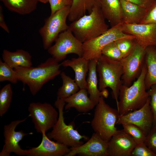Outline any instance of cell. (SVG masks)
Listing matches in <instances>:
<instances>
[{
	"mask_svg": "<svg viewBox=\"0 0 156 156\" xmlns=\"http://www.w3.org/2000/svg\"><path fill=\"white\" fill-rule=\"evenodd\" d=\"M27 118H26L21 120H14L4 126V144L0 153V156H9L12 153L18 155L28 156L29 153L28 149H23L19 143L25 136L33 133H26L22 130H15L17 126L25 122Z\"/></svg>",
	"mask_w": 156,
	"mask_h": 156,
	"instance_id": "obj_12",
	"label": "cell"
},
{
	"mask_svg": "<svg viewBox=\"0 0 156 156\" xmlns=\"http://www.w3.org/2000/svg\"><path fill=\"white\" fill-rule=\"evenodd\" d=\"M115 42L121 53L123 58L130 53L136 43L135 39H121L115 41Z\"/></svg>",
	"mask_w": 156,
	"mask_h": 156,
	"instance_id": "obj_32",
	"label": "cell"
},
{
	"mask_svg": "<svg viewBox=\"0 0 156 156\" xmlns=\"http://www.w3.org/2000/svg\"><path fill=\"white\" fill-rule=\"evenodd\" d=\"M120 1L124 23L140 24L149 10L126 0Z\"/></svg>",
	"mask_w": 156,
	"mask_h": 156,
	"instance_id": "obj_20",
	"label": "cell"
},
{
	"mask_svg": "<svg viewBox=\"0 0 156 156\" xmlns=\"http://www.w3.org/2000/svg\"><path fill=\"white\" fill-rule=\"evenodd\" d=\"M0 26L6 32L8 33H9L10 30L5 21L2 8L1 5L0 6Z\"/></svg>",
	"mask_w": 156,
	"mask_h": 156,
	"instance_id": "obj_38",
	"label": "cell"
},
{
	"mask_svg": "<svg viewBox=\"0 0 156 156\" xmlns=\"http://www.w3.org/2000/svg\"><path fill=\"white\" fill-rule=\"evenodd\" d=\"M145 49L136 42L130 53L120 61L123 69L122 84L129 86L140 75L145 64Z\"/></svg>",
	"mask_w": 156,
	"mask_h": 156,
	"instance_id": "obj_10",
	"label": "cell"
},
{
	"mask_svg": "<svg viewBox=\"0 0 156 156\" xmlns=\"http://www.w3.org/2000/svg\"><path fill=\"white\" fill-rule=\"evenodd\" d=\"M122 27L125 33L134 36L136 42L144 48L150 46L156 47V23L133 24L122 23Z\"/></svg>",
	"mask_w": 156,
	"mask_h": 156,
	"instance_id": "obj_14",
	"label": "cell"
},
{
	"mask_svg": "<svg viewBox=\"0 0 156 156\" xmlns=\"http://www.w3.org/2000/svg\"><path fill=\"white\" fill-rule=\"evenodd\" d=\"M9 81L15 84L18 81L14 68L0 60V81Z\"/></svg>",
	"mask_w": 156,
	"mask_h": 156,
	"instance_id": "obj_29",
	"label": "cell"
},
{
	"mask_svg": "<svg viewBox=\"0 0 156 156\" xmlns=\"http://www.w3.org/2000/svg\"><path fill=\"white\" fill-rule=\"evenodd\" d=\"M61 66L59 61L52 57L35 67H18L14 69L18 81L27 85L31 94L34 96L46 83L60 74Z\"/></svg>",
	"mask_w": 156,
	"mask_h": 156,
	"instance_id": "obj_1",
	"label": "cell"
},
{
	"mask_svg": "<svg viewBox=\"0 0 156 156\" xmlns=\"http://www.w3.org/2000/svg\"><path fill=\"white\" fill-rule=\"evenodd\" d=\"M100 94L101 96H102L104 98H107L109 95V92L108 90L105 88L100 91Z\"/></svg>",
	"mask_w": 156,
	"mask_h": 156,
	"instance_id": "obj_39",
	"label": "cell"
},
{
	"mask_svg": "<svg viewBox=\"0 0 156 156\" xmlns=\"http://www.w3.org/2000/svg\"><path fill=\"white\" fill-rule=\"evenodd\" d=\"M9 10L19 14H29L37 8L38 0H0Z\"/></svg>",
	"mask_w": 156,
	"mask_h": 156,
	"instance_id": "obj_26",
	"label": "cell"
},
{
	"mask_svg": "<svg viewBox=\"0 0 156 156\" xmlns=\"http://www.w3.org/2000/svg\"><path fill=\"white\" fill-rule=\"evenodd\" d=\"M30 117L36 131L41 133L52 128L57 122L59 113L50 104L32 102L28 107Z\"/></svg>",
	"mask_w": 156,
	"mask_h": 156,
	"instance_id": "obj_9",
	"label": "cell"
},
{
	"mask_svg": "<svg viewBox=\"0 0 156 156\" xmlns=\"http://www.w3.org/2000/svg\"><path fill=\"white\" fill-rule=\"evenodd\" d=\"M100 6L94 8L88 15L72 22L69 28L75 36L83 43L94 39L109 29Z\"/></svg>",
	"mask_w": 156,
	"mask_h": 156,
	"instance_id": "obj_3",
	"label": "cell"
},
{
	"mask_svg": "<svg viewBox=\"0 0 156 156\" xmlns=\"http://www.w3.org/2000/svg\"><path fill=\"white\" fill-rule=\"evenodd\" d=\"M104 98L101 96L95 106L91 125L94 132L108 142L118 130L116 125L120 115L117 109L109 106Z\"/></svg>",
	"mask_w": 156,
	"mask_h": 156,
	"instance_id": "obj_5",
	"label": "cell"
},
{
	"mask_svg": "<svg viewBox=\"0 0 156 156\" xmlns=\"http://www.w3.org/2000/svg\"><path fill=\"white\" fill-rule=\"evenodd\" d=\"M51 8L50 15L54 14L57 11L67 6L71 7L73 0H49Z\"/></svg>",
	"mask_w": 156,
	"mask_h": 156,
	"instance_id": "obj_34",
	"label": "cell"
},
{
	"mask_svg": "<svg viewBox=\"0 0 156 156\" xmlns=\"http://www.w3.org/2000/svg\"><path fill=\"white\" fill-rule=\"evenodd\" d=\"M47 50L52 57L59 62L70 54L73 53L82 57L83 43L75 36L69 28L59 35L55 44Z\"/></svg>",
	"mask_w": 156,
	"mask_h": 156,
	"instance_id": "obj_11",
	"label": "cell"
},
{
	"mask_svg": "<svg viewBox=\"0 0 156 156\" xmlns=\"http://www.w3.org/2000/svg\"><path fill=\"white\" fill-rule=\"evenodd\" d=\"M70 8V6L64 7L50 15L45 20L44 25L39 30L44 49H48L59 35L69 28L66 20Z\"/></svg>",
	"mask_w": 156,
	"mask_h": 156,
	"instance_id": "obj_8",
	"label": "cell"
},
{
	"mask_svg": "<svg viewBox=\"0 0 156 156\" xmlns=\"http://www.w3.org/2000/svg\"><path fill=\"white\" fill-rule=\"evenodd\" d=\"M65 104L64 99L57 98L54 105L59 113L58 120L52 131L47 135L50 139H53L56 142L68 147H77L83 144V140H87L88 137L81 135L75 129L73 124L67 125L66 124L63 112Z\"/></svg>",
	"mask_w": 156,
	"mask_h": 156,
	"instance_id": "obj_6",
	"label": "cell"
},
{
	"mask_svg": "<svg viewBox=\"0 0 156 156\" xmlns=\"http://www.w3.org/2000/svg\"><path fill=\"white\" fill-rule=\"evenodd\" d=\"M99 1L102 14L111 27L123 23L122 12L120 0H99Z\"/></svg>",
	"mask_w": 156,
	"mask_h": 156,
	"instance_id": "obj_21",
	"label": "cell"
},
{
	"mask_svg": "<svg viewBox=\"0 0 156 156\" xmlns=\"http://www.w3.org/2000/svg\"><path fill=\"white\" fill-rule=\"evenodd\" d=\"M70 148V152L65 156H109L108 142L103 139L94 132L85 143L81 145Z\"/></svg>",
	"mask_w": 156,
	"mask_h": 156,
	"instance_id": "obj_15",
	"label": "cell"
},
{
	"mask_svg": "<svg viewBox=\"0 0 156 156\" xmlns=\"http://www.w3.org/2000/svg\"><path fill=\"white\" fill-rule=\"evenodd\" d=\"M137 144L123 129L118 130L108 142L109 156H131Z\"/></svg>",
	"mask_w": 156,
	"mask_h": 156,
	"instance_id": "obj_16",
	"label": "cell"
},
{
	"mask_svg": "<svg viewBox=\"0 0 156 156\" xmlns=\"http://www.w3.org/2000/svg\"><path fill=\"white\" fill-rule=\"evenodd\" d=\"M145 64L146 68L145 83L148 90L156 84V47L150 46L146 48Z\"/></svg>",
	"mask_w": 156,
	"mask_h": 156,
	"instance_id": "obj_23",
	"label": "cell"
},
{
	"mask_svg": "<svg viewBox=\"0 0 156 156\" xmlns=\"http://www.w3.org/2000/svg\"><path fill=\"white\" fill-rule=\"evenodd\" d=\"M60 75L62 84L57 92V98L64 99L77 92L80 88L75 79L67 75L64 72H61Z\"/></svg>",
	"mask_w": 156,
	"mask_h": 156,
	"instance_id": "obj_27",
	"label": "cell"
},
{
	"mask_svg": "<svg viewBox=\"0 0 156 156\" xmlns=\"http://www.w3.org/2000/svg\"><path fill=\"white\" fill-rule=\"evenodd\" d=\"M144 142L156 156V128L152 127L146 136Z\"/></svg>",
	"mask_w": 156,
	"mask_h": 156,
	"instance_id": "obj_36",
	"label": "cell"
},
{
	"mask_svg": "<svg viewBox=\"0 0 156 156\" xmlns=\"http://www.w3.org/2000/svg\"><path fill=\"white\" fill-rule=\"evenodd\" d=\"M150 10L156 4V0H126Z\"/></svg>",
	"mask_w": 156,
	"mask_h": 156,
	"instance_id": "obj_37",
	"label": "cell"
},
{
	"mask_svg": "<svg viewBox=\"0 0 156 156\" xmlns=\"http://www.w3.org/2000/svg\"><path fill=\"white\" fill-rule=\"evenodd\" d=\"M98 6L100 7L99 0H73L68 19L71 22L76 20Z\"/></svg>",
	"mask_w": 156,
	"mask_h": 156,
	"instance_id": "obj_24",
	"label": "cell"
},
{
	"mask_svg": "<svg viewBox=\"0 0 156 156\" xmlns=\"http://www.w3.org/2000/svg\"><path fill=\"white\" fill-rule=\"evenodd\" d=\"M3 61L11 67H29L32 66L31 56L28 51L18 49L12 52L4 49L2 53Z\"/></svg>",
	"mask_w": 156,
	"mask_h": 156,
	"instance_id": "obj_22",
	"label": "cell"
},
{
	"mask_svg": "<svg viewBox=\"0 0 156 156\" xmlns=\"http://www.w3.org/2000/svg\"><path fill=\"white\" fill-rule=\"evenodd\" d=\"M102 54L113 60L120 61L123 58L115 41L108 44L104 47L102 50Z\"/></svg>",
	"mask_w": 156,
	"mask_h": 156,
	"instance_id": "obj_31",
	"label": "cell"
},
{
	"mask_svg": "<svg viewBox=\"0 0 156 156\" xmlns=\"http://www.w3.org/2000/svg\"><path fill=\"white\" fill-rule=\"evenodd\" d=\"M149 97L145 104L140 108L122 116H119L117 124L130 123L139 127L146 136L152 128L153 122Z\"/></svg>",
	"mask_w": 156,
	"mask_h": 156,
	"instance_id": "obj_13",
	"label": "cell"
},
{
	"mask_svg": "<svg viewBox=\"0 0 156 156\" xmlns=\"http://www.w3.org/2000/svg\"><path fill=\"white\" fill-rule=\"evenodd\" d=\"M97 71L99 77V88L100 91L110 88L113 98L116 101L117 108L123 69L120 61L111 60L103 55L97 61Z\"/></svg>",
	"mask_w": 156,
	"mask_h": 156,
	"instance_id": "obj_4",
	"label": "cell"
},
{
	"mask_svg": "<svg viewBox=\"0 0 156 156\" xmlns=\"http://www.w3.org/2000/svg\"><path fill=\"white\" fill-rule=\"evenodd\" d=\"M38 1L45 3L48 2L49 0H38Z\"/></svg>",
	"mask_w": 156,
	"mask_h": 156,
	"instance_id": "obj_40",
	"label": "cell"
},
{
	"mask_svg": "<svg viewBox=\"0 0 156 156\" xmlns=\"http://www.w3.org/2000/svg\"><path fill=\"white\" fill-rule=\"evenodd\" d=\"M13 91L10 84L5 85L0 90V116H2L9 109L11 102Z\"/></svg>",
	"mask_w": 156,
	"mask_h": 156,
	"instance_id": "obj_28",
	"label": "cell"
},
{
	"mask_svg": "<svg viewBox=\"0 0 156 156\" xmlns=\"http://www.w3.org/2000/svg\"><path fill=\"white\" fill-rule=\"evenodd\" d=\"M146 73L144 64L140 75L131 85H122L117 108L120 116L140 108L147 101L149 96L145 83Z\"/></svg>",
	"mask_w": 156,
	"mask_h": 156,
	"instance_id": "obj_2",
	"label": "cell"
},
{
	"mask_svg": "<svg viewBox=\"0 0 156 156\" xmlns=\"http://www.w3.org/2000/svg\"><path fill=\"white\" fill-rule=\"evenodd\" d=\"M88 92L86 89H80L76 93L64 99L66 103L65 109L73 107L77 111L84 113L93 109L96 105L88 96Z\"/></svg>",
	"mask_w": 156,
	"mask_h": 156,
	"instance_id": "obj_19",
	"label": "cell"
},
{
	"mask_svg": "<svg viewBox=\"0 0 156 156\" xmlns=\"http://www.w3.org/2000/svg\"><path fill=\"white\" fill-rule=\"evenodd\" d=\"M131 156H156L144 142L137 144L131 152Z\"/></svg>",
	"mask_w": 156,
	"mask_h": 156,
	"instance_id": "obj_33",
	"label": "cell"
},
{
	"mask_svg": "<svg viewBox=\"0 0 156 156\" xmlns=\"http://www.w3.org/2000/svg\"><path fill=\"white\" fill-rule=\"evenodd\" d=\"M97 61L96 60H89L88 75L86 80V89L89 94V98L96 105L101 96L100 91L98 86Z\"/></svg>",
	"mask_w": 156,
	"mask_h": 156,
	"instance_id": "obj_25",
	"label": "cell"
},
{
	"mask_svg": "<svg viewBox=\"0 0 156 156\" xmlns=\"http://www.w3.org/2000/svg\"><path fill=\"white\" fill-rule=\"evenodd\" d=\"M42 140L38 146L28 149L29 156H65L70 151V148L56 142L51 140L44 132L42 133Z\"/></svg>",
	"mask_w": 156,
	"mask_h": 156,
	"instance_id": "obj_17",
	"label": "cell"
},
{
	"mask_svg": "<svg viewBox=\"0 0 156 156\" xmlns=\"http://www.w3.org/2000/svg\"><path fill=\"white\" fill-rule=\"evenodd\" d=\"M123 129L129 135L137 144L144 142L146 136L138 127L130 123L122 125Z\"/></svg>",
	"mask_w": 156,
	"mask_h": 156,
	"instance_id": "obj_30",
	"label": "cell"
},
{
	"mask_svg": "<svg viewBox=\"0 0 156 156\" xmlns=\"http://www.w3.org/2000/svg\"><path fill=\"white\" fill-rule=\"evenodd\" d=\"M89 62L82 56L65 60L61 64L64 67H69L73 69L75 73L74 79L80 89H86V76L88 72Z\"/></svg>",
	"mask_w": 156,
	"mask_h": 156,
	"instance_id": "obj_18",
	"label": "cell"
},
{
	"mask_svg": "<svg viewBox=\"0 0 156 156\" xmlns=\"http://www.w3.org/2000/svg\"><path fill=\"white\" fill-rule=\"evenodd\" d=\"M122 23L111 27L99 36L83 43L82 56L89 60H98L102 55V50L108 44L122 39H135L134 36L123 31Z\"/></svg>",
	"mask_w": 156,
	"mask_h": 156,
	"instance_id": "obj_7",
	"label": "cell"
},
{
	"mask_svg": "<svg viewBox=\"0 0 156 156\" xmlns=\"http://www.w3.org/2000/svg\"><path fill=\"white\" fill-rule=\"evenodd\" d=\"M148 92L150 98V105L153 118V127L156 128V84L152 85Z\"/></svg>",
	"mask_w": 156,
	"mask_h": 156,
	"instance_id": "obj_35",
	"label": "cell"
}]
</instances>
